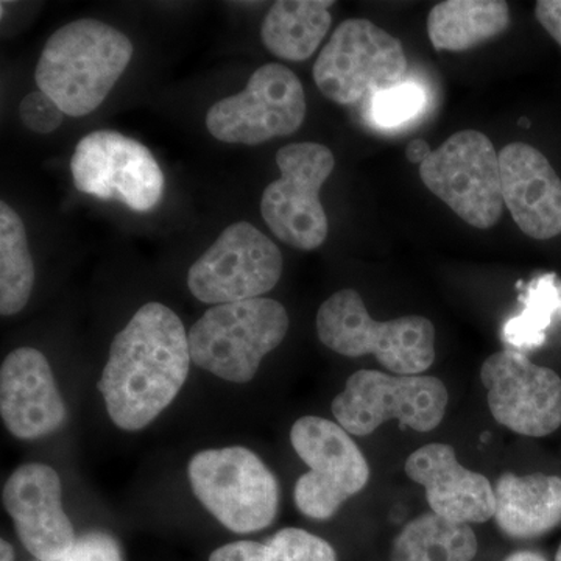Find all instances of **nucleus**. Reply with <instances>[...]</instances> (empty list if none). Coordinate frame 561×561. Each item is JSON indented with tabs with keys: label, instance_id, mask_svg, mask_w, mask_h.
Segmentation results:
<instances>
[{
	"label": "nucleus",
	"instance_id": "f257e3e1",
	"mask_svg": "<svg viewBox=\"0 0 561 561\" xmlns=\"http://www.w3.org/2000/svg\"><path fill=\"white\" fill-rule=\"evenodd\" d=\"M190 332L161 302H147L111 343L98 389L121 430H144L161 415L186 382Z\"/></svg>",
	"mask_w": 561,
	"mask_h": 561
},
{
	"label": "nucleus",
	"instance_id": "f03ea898",
	"mask_svg": "<svg viewBox=\"0 0 561 561\" xmlns=\"http://www.w3.org/2000/svg\"><path fill=\"white\" fill-rule=\"evenodd\" d=\"M133 57L131 41L98 20L69 22L44 46L36 66L39 91L70 117L98 110Z\"/></svg>",
	"mask_w": 561,
	"mask_h": 561
},
{
	"label": "nucleus",
	"instance_id": "7ed1b4c3",
	"mask_svg": "<svg viewBox=\"0 0 561 561\" xmlns=\"http://www.w3.org/2000/svg\"><path fill=\"white\" fill-rule=\"evenodd\" d=\"M317 332L324 346L346 357L371 354L386 370L419 376L435 360V328L426 317L390 321L371 319L356 290L331 295L317 313Z\"/></svg>",
	"mask_w": 561,
	"mask_h": 561
},
{
	"label": "nucleus",
	"instance_id": "20e7f679",
	"mask_svg": "<svg viewBox=\"0 0 561 561\" xmlns=\"http://www.w3.org/2000/svg\"><path fill=\"white\" fill-rule=\"evenodd\" d=\"M289 324L286 308L271 298L213 306L191 328L192 362L224 381L250 382Z\"/></svg>",
	"mask_w": 561,
	"mask_h": 561
},
{
	"label": "nucleus",
	"instance_id": "39448f33",
	"mask_svg": "<svg viewBox=\"0 0 561 561\" xmlns=\"http://www.w3.org/2000/svg\"><path fill=\"white\" fill-rule=\"evenodd\" d=\"M187 474L195 497L228 530L254 534L275 523L278 481L249 448L228 446L194 454Z\"/></svg>",
	"mask_w": 561,
	"mask_h": 561
},
{
	"label": "nucleus",
	"instance_id": "423d86ee",
	"mask_svg": "<svg viewBox=\"0 0 561 561\" xmlns=\"http://www.w3.org/2000/svg\"><path fill=\"white\" fill-rule=\"evenodd\" d=\"M448 390L434 376L386 375L359 370L332 401V413L343 430L365 437L389 420L416 432L434 431L445 419Z\"/></svg>",
	"mask_w": 561,
	"mask_h": 561
},
{
	"label": "nucleus",
	"instance_id": "0eeeda50",
	"mask_svg": "<svg viewBox=\"0 0 561 561\" xmlns=\"http://www.w3.org/2000/svg\"><path fill=\"white\" fill-rule=\"evenodd\" d=\"M408 58L400 39L367 20L343 21L313 66V80L324 98L354 105L402 83Z\"/></svg>",
	"mask_w": 561,
	"mask_h": 561
},
{
	"label": "nucleus",
	"instance_id": "6e6552de",
	"mask_svg": "<svg viewBox=\"0 0 561 561\" xmlns=\"http://www.w3.org/2000/svg\"><path fill=\"white\" fill-rule=\"evenodd\" d=\"M295 453L309 467L295 483L294 500L308 518L330 519L370 481V467L341 424L302 416L290 431Z\"/></svg>",
	"mask_w": 561,
	"mask_h": 561
},
{
	"label": "nucleus",
	"instance_id": "1a4fd4ad",
	"mask_svg": "<svg viewBox=\"0 0 561 561\" xmlns=\"http://www.w3.org/2000/svg\"><path fill=\"white\" fill-rule=\"evenodd\" d=\"M280 179L265 187L261 214L280 242L294 249H319L328 238L320 190L334 171V154L317 142H298L276 153Z\"/></svg>",
	"mask_w": 561,
	"mask_h": 561
},
{
	"label": "nucleus",
	"instance_id": "9d476101",
	"mask_svg": "<svg viewBox=\"0 0 561 561\" xmlns=\"http://www.w3.org/2000/svg\"><path fill=\"white\" fill-rule=\"evenodd\" d=\"M427 190L479 230H489L504 213L500 154L481 131L465 130L445 140L420 165Z\"/></svg>",
	"mask_w": 561,
	"mask_h": 561
},
{
	"label": "nucleus",
	"instance_id": "9b49d317",
	"mask_svg": "<svg viewBox=\"0 0 561 561\" xmlns=\"http://www.w3.org/2000/svg\"><path fill=\"white\" fill-rule=\"evenodd\" d=\"M306 111L300 79L286 66L268 62L254 70L245 90L210 106L206 127L221 142L257 146L294 135Z\"/></svg>",
	"mask_w": 561,
	"mask_h": 561
},
{
	"label": "nucleus",
	"instance_id": "f8f14e48",
	"mask_svg": "<svg viewBox=\"0 0 561 561\" xmlns=\"http://www.w3.org/2000/svg\"><path fill=\"white\" fill-rule=\"evenodd\" d=\"M280 275L278 245L249 221H236L194 262L187 286L198 301L219 306L261 298Z\"/></svg>",
	"mask_w": 561,
	"mask_h": 561
},
{
	"label": "nucleus",
	"instance_id": "ddd939ff",
	"mask_svg": "<svg viewBox=\"0 0 561 561\" xmlns=\"http://www.w3.org/2000/svg\"><path fill=\"white\" fill-rule=\"evenodd\" d=\"M77 190L117 201L136 213L157 208L165 179L151 151L122 133L92 131L77 144L70 161Z\"/></svg>",
	"mask_w": 561,
	"mask_h": 561
},
{
	"label": "nucleus",
	"instance_id": "4468645a",
	"mask_svg": "<svg viewBox=\"0 0 561 561\" xmlns=\"http://www.w3.org/2000/svg\"><path fill=\"white\" fill-rule=\"evenodd\" d=\"M491 415L526 437H546L561 426V378L518 351L491 354L481 370Z\"/></svg>",
	"mask_w": 561,
	"mask_h": 561
},
{
	"label": "nucleus",
	"instance_id": "2eb2a0df",
	"mask_svg": "<svg viewBox=\"0 0 561 561\" xmlns=\"http://www.w3.org/2000/svg\"><path fill=\"white\" fill-rule=\"evenodd\" d=\"M61 500L60 476L49 465H22L3 485V507L22 546L36 560L61 559L79 538Z\"/></svg>",
	"mask_w": 561,
	"mask_h": 561
},
{
	"label": "nucleus",
	"instance_id": "dca6fc26",
	"mask_svg": "<svg viewBox=\"0 0 561 561\" xmlns=\"http://www.w3.org/2000/svg\"><path fill=\"white\" fill-rule=\"evenodd\" d=\"M0 415L11 435L36 440L60 430L68 408L55 383L49 360L41 351H11L0 368Z\"/></svg>",
	"mask_w": 561,
	"mask_h": 561
},
{
	"label": "nucleus",
	"instance_id": "f3484780",
	"mask_svg": "<svg viewBox=\"0 0 561 561\" xmlns=\"http://www.w3.org/2000/svg\"><path fill=\"white\" fill-rule=\"evenodd\" d=\"M405 474L426 490L431 512L459 524L494 518V486L485 476L465 468L453 446L431 443L405 460Z\"/></svg>",
	"mask_w": 561,
	"mask_h": 561
},
{
	"label": "nucleus",
	"instance_id": "a211bd4d",
	"mask_svg": "<svg viewBox=\"0 0 561 561\" xmlns=\"http://www.w3.org/2000/svg\"><path fill=\"white\" fill-rule=\"evenodd\" d=\"M502 197L524 234L548 241L561 234V180L540 150L513 142L500 153Z\"/></svg>",
	"mask_w": 561,
	"mask_h": 561
},
{
	"label": "nucleus",
	"instance_id": "6ab92c4d",
	"mask_svg": "<svg viewBox=\"0 0 561 561\" xmlns=\"http://www.w3.org/2000/svg\"><path fill=\"white\" fill-rule=\"evenodd\" d=\"M494 519L507 537L531 540L561 523V479L535 472H505L494 483Z\"/></svg>",
	"mask_w": 561,
	"mask_h": 561
},
{
	"label": "nucleus",
	"instance_id": "aec40b11",
	"mask_svg": "<svg viewBox=\"0 0 561 561\" xmlns=\"http://www.w3.org/2000/svg\"><path fill=\"white\" fill-rule=\"evenodd\" d=\"M332 5L334 2L330 0H279L273 3L262 24V43L280 60H308L330 32Z\"/></svg>",
	"mask_w": 561,
	"mask_h": 561
},
{
	"label": "nucleus",
	"instance_id": "412c9836",
	"mask_svg": "<svg viewBox=\"0 0 561 561\" xmlns=\"http://www.w3.org/2000/svg\"><path fill=\"white\" fill-rule=\"evenodd\" d=\"M511 25L501 0H446L431 10L427 35L437 50L465 51L494 38Z\"/></svg>",
	"mask_w": 561,
	"mask_h": 561
},
{
	"label": "nucleus",
	"instance_id": "4be33fe9",
	"mask_svg": "<svg viewBox=\"0 0 561 561\" xmlns=\"http://www.w3.org/2000/svg\"><path fill=\"white\" fill-rule=\"evenodd\" d=\"M478 548L468 524L451 523L431 512L400 531L390 561H472Z\"/></svg>",
	"mask_w": 561,
	"mask_h": 561
},
{
	"label": "nucleus",
	"instance_id": "5701e85b",
	"mask_svg": "<svg viewBox=\"0 0 561 561\" xmlns=\"http://www.w3.org/2000/svg\"><path fill=\"white\" fill-rule=\"evenodd\" d=\"M35 284L24 221L5 202L0 203V313L21 312L31 300Z\"/></svg>",
	"mask_w": 561,
	"mask_h": 561
},
{
	"label": "nucleus",
	"instance_id": "b1692460",
	"mask_svg": "<svg viewBox=\"0 0 561 561\" xmlns=\"http://www.w3.org/2000/svg\"><path fill=\"white\" fill-rule=\"evenodd\" d=\"M209 561H337V553L311 531L287 527L264 542H228L210 553Z\"/></svg>",
	"mask_w": 561,
	"mask_h": 561
},
{
	"label": "nucleus",
	"instance_id": "393cba45",
	"mask_svg": "<svg viewBox=\"0 0 561 561\" xmlns=\"http://www.w3.org/2000/svg\"><path fill=\"white\" fill-rule=\"evenodd\" d=\"M524 311L513 317L504 328V341L515 348L531 350L546 341V330L552 317L561 312V283L553 273L531 280L522 297Z\"/></svg>",
	"mask_w": 561,
	"mask_h": 561
},
{
	"label": "nucleus",
	"instance_id": "a878e982",
	"mask_svg": "<svg viewBox=\"0 0 561 561\" xmlns=\"http://www.w3.org/2000/svg\"><path fill=\"white\" fill-rule=\"evenodd\" d=\"M426 94L419 83L402 81L390 90L373 94L368 117L379 128H397L415 119L423 110Z\"/></svg>",
	"mask_w": 561,
	"mask_h": 561
},
{
	"label": "nucleus",
	"instance_id": "bb28decb",
	"mask_svg": "<svg viewBox=\"0 0 561 561\" xmlns=\"http://www.w3.org/2000/svg\"><path fill=\"white\" fill-rule=\"evenodd\" d=\"M20 117L28 130L49 135L61 127L65 113L49 95L35 91L25 95L20 105Z\"/></svg>",
	"mask_w": 561,
	"mask_h": 561
},
{
	"label": "nucleus",
	"instance_id": "cd10ccee",
	"mask_svg": "<svg viewBox=\"0 0 561 561\" xmlns=\"http://www.w3.org/2000/svg\"><path fill=\"white\" fill-rule=\"evenodd\" d=\"M41 561V560H36ZM54 561H125L119 542L106 531L92 530L77 538L76 545L61 559Z\"/></svg>",
	"mask_w": 561,
	"mask_h": 561
},
{
	"label": "nucleus",
	"instance_id": "c85d7f7f",
	"mask_svg": "<svg viewBox=\"0 0 561 561\" xmlns=\"http://www.w3.org/2000/svg\"><path fill=\"white\" fill-rule=\"evenodd\" d=\"M535 14L545 31L561 46V0H540L535 7Z\"/></svg>",
	"mask_w": 561,
	"mask_h": 561
},
{
	"label": "nucleus",
	"instance_id": "c756f323",
	"mask_svg": "<svg viewBox=\"0 0 561 561\" xmlns=\"http://www.w3.org/2000/svg\"><path fill=\"white\" fill-rule=\"evenodd\" d=\"M431 153L430 146L423 139L412 140L408 149H405V157H408L409 162H412V164H423L431 157Z\"/></svg>",
	"mask_w": 561,
	"mask_h": 561
},
{
	"label": "nucleus",
	"instance_id": "7c9ffc66",
	"mask_svg": "<svg viewBox=\"0 0 561 561\" xmlns=\"http://www.w3.org/2000/svg\"><path fill=\"white\" fill-rule=\"evenodd\" d=\"M504 561H548L540 552L535 551H518L513 552L511 556L505 557Z\"/></svg>",
	"mask_w": 561,
	"mask_h": 561
},
{
	"label": "nucleus",
	"instance_id": "2f4dec72",
	"mask_svg": "<svg viewBox=\"0 0 561 561\" xmlns=\"http://www.w3.org/2000/svg\"><path fill=\"white\" fill-rule=\"evenodd\" d=\"M0 552H2L0 561H14V549L9 541H0Z\"/></svg>",
	"mask_w": 561,
	"mask_h": 561
},
{
	"label": "nucleus",
	"instance_id": "473e14b6",
	"mask_svg": "<svg viewBox=\"0 0 561 561\" xmlns=\"http://www.w3.org/2000/svg\"><path fill=\"white\" fill-rule=\"evenodd\" d=\"M519 125H522V127H526V128L530 127L529 121H527L526 117H523V119H519Z\"/></svg>",
	"mask_w": 561,
	"mask_h": 561
},
{
	"label": "nucleus",
	"instance_id": "72a5a7b5",
	"mask_svg": "<svg viewBox=\"0 0 561 561\" xmlns=\"http://www.w3.org/2000/svg\"><path fill=\"white\" fill-rule=\"evenodd\" d=\"M556 561H561V545L559 551H557Z\"/></svg>",
	"mask_w": 561,
	"mask_h": 561
}]
</instances>
